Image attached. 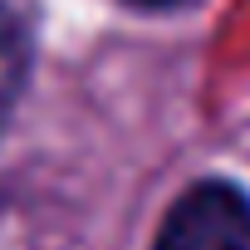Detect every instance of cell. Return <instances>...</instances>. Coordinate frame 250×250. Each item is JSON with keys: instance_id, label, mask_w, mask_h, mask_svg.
I'll return each instance as SVG.
<instances>
[{"instance_id": "7a4b0ae2", "label": "cell", "mask_w": 250, "mask_h": 250, "mask_svg": "<svg viewBox=\"0 0 250 250\" xmlns=\"http://www.w3.org/2000/svg\"><path fill=\"white\" fill-rule=\"evenodd\" d=\"M35 64V0H0V128Z\"/></svg>"}, {"instance_id": "3957f363", "label": "cell", "mask_w": 250, "mask_h": 250, "mask_svg": "<svg viewBox=\"0 0 250 250\" xmlns=\"http://www.w3.org/2000/svg\"><path fill=\"white\" fill-rule=\"evenodd\" d=\"M133 5H157L162 10V5H182V0H133Z\"/></svg>"}, {"instance_id": "6da1fadb", "label": "cell", "mask_w": 250, "mask_h": 250, "mask_svg": "<svg viewBox=\"0 0 250 250\" xmlns=\"http://www.w3.org/2000/svg\"><path fill=\"white\" fill-rule=\"evenodd\" d=\"M152 250H250V196L230 182H196L167 211Z\"/></svg>"}]
</instances>
